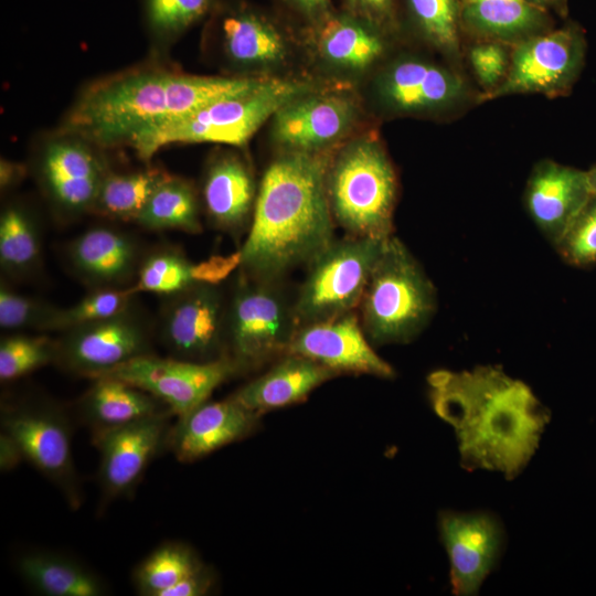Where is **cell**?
I'll use <instances>...</instances> for the list:
<instances>
[{"instance_id":"6da1fadb","label":"cell","mask_w":596,"mask_h":596,"mask_svg":"<svg viewBox=\"0 0 596 596\" xmlns=\"http://www.w3.org/2000/svg\"><path fill=\"white\" fill-rule=\"evenodd\" d=\"M436 415L455 430L461 466L519 476L535 454L550 412L501 369L437 370L427 377Z\"/></svg>"},{"instance_id":"7a4b0ae2","label":"cell","mask_w":596,"mask_h":596,"mask_svg":"<svg viewBox=\"0 0 596 596\" xmlns=\"http://www.w3.org/2000/svg\"><path fill=\"white\" fill-rule=\"evenodd\" d=\"M337 148L321 152H279L258 187L241 274L281 280L308 265L334 241L326 174Z\"/></svg>"},{"instance_id":"3957f363","label":"cell","mask_w":596,"mask_h":596,"mask_svg":"<svg viewBox=\"0 0 596 596\" xmlns=\"http://www.w3.org/2000/svg\"><path fill=\"white\" fill-rule=\"evenodd\" d=\"M270 76H202L145 65L95 81L60 128L97 148L128 146L139 132L217 99L255 88Z\"/></svg>"},{"instance_id":"277c9868","label":"cell","mask_w":596,"mask_h":596,"mask_svg":"<svg viewBox=\"0 0 596 596\" xmlns=\"http://www.w3.org/2000/svg\"><path fill=\"white\" fill-rule=\"evenodd\" d=\"M326 190L334 222L351 236L392 235L397 177L376 132L352 136L334 150Z\"/></svg>"},{"instance_id":"5b68a950","label":"cell","mask_w":596,"mask_h":596,"mask_svg":"<svg viewBox=\"0 0 596 596\" xmlns=\"http://www.w3.org/2000/svg\"><path fill=\"white\" fill-rule=\"evenodd\" d=\"M316 87L308 81L270 76L255 88L152 126L136 135L128 146L145 161L172 143L242 147L280 107Z\"/></svg>"},{"instance_id":"8992f818","label":"cell","mask_w":596,"mask_h":596,"mask_svg":"<svg viewBox=\"0 0 596 596\" xmlns=\"http://www.w3.org/2000/svg\"><path fill=\"white\" fill-rule=\"evenodd\" d=\"M436 290L403 242L391 235L360 301V322L374 344L413 340L429 322Z\"/></svg>"},{"instance_id":"52a82bcc","label":"cell","mask_w":596,"mask_h":596,"mask_svg":"<svg viewBox=\"0 0 596 596\" xmlns=\"http://www.w3.org/2000/svg\"><path fill=\"white\" fill-rule=\"evenodd\" d=\"M298 327L294 301L287 297L280 280L252 278L240 273L226 304L224 324L225 355L240 370L287 353Z\"/></svg>"},{"instance_id":"ba28073f","label":"cell","mask_w":596,"mask_h":596,"mask_svg":"<svg viewBox=\"0 0 596 596\" xmlns=\"http://www.w3.org/2000/svg\"><path fill=\"white\" fill-rule=\"evenodd\" d=\"M387 238L334 240L318 254L294 301L298 324L354 311Z\"/></svg>"},{"instance_id":"9c48e42d","label":"cell","mask_w":596,"mask_h":596,"mask_svg":"<svg viewBox=\"0 0 596 596\" xmlns=\"http://www.w3.org/2000/svg\"><path fill=\"white\" fill-rule=\"evenodd\" d=\"M586 52L585 31L574 21L529 38L512 46L504 81L483 102L512 95L566 96L581 76Z\"/></svg>"},{"instance_id":"30bf717a","label":"cell","mask_w":596,"mask_h":596,"mask_svg":"<svg viewBox=\"0 0 596 596\" xmlns=\"http://www.w3.org/2000/svg\"><path fill=\"white\" fill-rule=\"evenodd\" d=\"M377 105L393 116L440 117L460 110L473 93L457 67L419 55H401L373 82Z\"/></svg>"},{"instance_id":"8fae6325","label":"cell","mask_w":596,"mask_h":596,"mask_svg":"<svg viewBox=\"0 0 596 596\" xmlns=\"http://www.w3.org/2000/svg\"><path fill=\"white\" fill-rule=\"evenodd\" d=\"M359 100L343 89L318 87L296 96L270 118V137L280 152H321L353 136Z\"/></svg>"},{"instance_id":"7c38bea8","label":"cell","mask_w":596,"mask_h":596,"mask_svg":"<svg viewBox=\"0 0 596 596\" xmlns=\"http://www.w3.org/2000/svg\"><path fill=\"white\" fill-rule=\"evenodd\" d=\"M1 434L65 496L76 509L81 503L78 479L71 448V428L65 415L45 403H25L4 408Z\"/></svg>"},{"instance_id":"4fadbf2b","label":"cell","mask_w":596,"mask_h":596,"mask_svg":"<svg viewBox=\"0 0 596 596\" xmlns=\"http://www.w3.org/2000/svg\"><path fill=\"white\" fill-rule=\"evenodd\" d=\"M238 371L237 364L227 355L196 362L150 353L131 359L100 376L117 377L148 392L180 417L206 402L217 386Z\"/></svg>"},{"instance_id":"5bb4252c","label":"cell","mask_w":596,"mask_h":596,"mask_svg":"<svg viewBox=\"0 0 596 596\" xmlns=\"http://www.w3.org/2000/svg\"><path fill=\"white\" fill-rule=\"evenodd\" d=\"M147 321L131 308L114 317L73 327L56 341L55 362L95 379L125 362L151 353Z\"/></svg>"},{"instance_id":"9a60e30c","label":"cell","mask_w":596,"mask_h":596,"mask_svg":"<svg viewBox=\"0 0 596 596\" xmlns=\"http://www.w3.org/2000/svg\"><path fill=\"white\" fill-rule=\"evenodd\" d=\"M92 143L66 134L41 152L39 181L57 216L64 221L91 212L100 183L109 171Z\"/></svg>"},{"instance_id":"2e32d148","label":"cell","mask_w":596,"mask_h":596,"mask_svg":"<svg viewBox=\"0 0 596 596\" xmlns=\"http://www.w3.org/2000/svg\"><path fill=\"white\" fill-rule=\"evenodd\" d=\"M170 297L160 336L172 356L196 362L224 356L226 302L219 287L195 283Z\"/></svg>"},{"instance_id":"e0dca14e","label":"cell","mask_w":596,"mask_h":596,"mask_svg":"<svg viewBox=\"0 0 596 596\" xmlns=\"http://www.w3.org/2000/svg\"><path fill=\"white\" fill-rule=\"evenodd\" d=\"M439 533L449 558L453 593L476 595L501 555V522L485 511H444L439 514Z\"/></svg>"},{"instance_id":"ac0fdd59","label":"cell","mask_w":596,"mask_h":596,"mask_svg":"<svg viewBox=\"0 0 596 596\" xmlns=\"http://www.w3.org/2000/svg\"><path fill=\"white\" fill-rule=\"evenodd\" d=\"M171 412L156 414L121 426L94 430V444L100 454L99 479L108 497L132 489L143 475L171 429Z\"/></svg>"},{"instance_id":"d6986e66","label":"cell","mask_w":596,"mask_h":596,"mask_svg":"<svg viewBox=\"0 0 596 596\" xmlns=\"http://www.w3.org/2000/svg\"><path fill=\"white\" fill-rule=\"evenodd\" d=\"M287 353L309 358L338 374L394 375L393 368L371 347L354 311L299 326Z\"/></svg>"},{"instance_id":"ffe728a7","label":"cell","mask_w":596,"mask_h":596,"mask_svg":"<svg viewBox=\"0 0 596 596\" xmlns=\"http://www.w3.org/2000/svg\"><path fill=\"white\" fill-rule=\"evenodd\" d=\"M315 57L328 70L345 76L372 71L386 57L392 34L345 10L334 11L307 29Z\"/></svg>"},{"instance_id":"44dd1931","label":"cell","mask_w":596,"mask_h":596,"mask_svg":"<svg viewBox=\"0 0 596 596\" xmlns=\"http://www.w3.org/2000/svg\"><path fill=\"white\" fill-rule=\"evenodd\" d=\"M593 194L587 171L551 159L534 164L524 189V206L555 246Z\"/></svg>"},{"instance_id":"7402d4cb","label":"cell","mask_w":596,"mask_h":596,"mask_svg":"<svg viewBox=\"0 0 596 596\" xmlns=\"http://www.w3.org/2000/svg\"><path fill=\"white\" fill-rule=\"evenodd\" d=\"M216 24L223 53L235 67L265 75L289 58L290 45L283 30L251 6L224 7Z\"/></svg>"},{"instance_id":"603a6c76","label":"cell","mask_w":596,"mask_h":596,"mask_svg":"<svg viewBox=\"0 0 596 596\" xmlns=\"http://www.w3.org/2000/svg\"><path fill=\"white\" fill-rule=\"evenodd\" d=\"M140 246L129 234L105 226L89 228L67 246L66 257L75 276L87 286L119 288L137 277Z\"/></svg>"},{"instance_id":"cb8c5ba5","label":"cell","mask_w":596,"mask_h":596,"mask_svg":"<svg viewBox=\"0 0 596 596\" xmlns=\"http://www.w3.org/2000/svg\"><path fill=\"white\" fill-rule=\"evenodd\" d=\"M257 417L233 396L219 402L206 401L179 417L167 444L178 460L193 461L243 437Z\"/></svg>"},{"instance_id":"d4e9b609","label":"cell","mask_w":596,"mask_h":596,"mask_svg":"<svg viewBox=\"0 0 596 596\" xmlns=\"http://www.w3.org/2000/svg\"><path fill=\"white\" fill-rule=\"evenodd\" d=\"M258 188L251 167L236 153L225 152L209 163L202 188L210 222L237 235L252 221Z\"/></svg>"},{"instance_id":"484cf974","label":"cell","mask_w":596,"mask_h":596,"mask_svg":"<svg viewBox=\"0 0 596 596\" xmlns=\"http://www.w3.org/2000/svg\"><path fill=\"white\" fill-rule=\"evenodd\" d=\"M464 41L515 45L555 28L552 14L524 0H459Z\"/></svg>"},{"instance_id":"4316f807","label":"cell","mask_w":596,"mask_h":596,"mask_svg":"<svg viewBox=\"0 0 596 596\" xmlns=\"http://www.w3.org/2000/svg\"><path fill=\"white\" fill-rule=\"evenodd\" d=\"M337 374L309 358L286 353L276 365L244 385L233 397L259 415L305 400L313 389Z\"/></svg>"},{"instance_id":"83f0119b","label":"cell","mask_w":596,"mask_h":596,"mask_svg":"<svg viewBox=\"0 0 596 596\" xmlns=\"http://www.w3.org/2000/svg\"><path fill=\"white\" fill-rule=\"evenodd\" d=\"M93 380V385L81 401L79 409L94 430L171 412L153 395L120 379L99 376Z\"/></svg>"},{"instance_id":"f1b7e54d","label":"cell","mask_w":596,"mask_h":596,"mask_svg":"<svg viewBox=\"0 0 596 596\" xmlns=\"http://www.w3.org/2000/svg\"><path fill=\"white\" fill-rule=\"evenodd\" d=\"M18 571L32 589L45 596H100L106 593L103 581L73 558L32 552L22 555Z\"/></svg>"},{"instance_id":"f546056e","label":"cell","mask_w":596,"mask_h":596,"mask_svg":"<svg viewBox=\"0 0 596 596\" xmlns=\"http://www.w3.org/2000/svg\"><path fill=\"white\" fill-rule=\"evenodd\" d=\"M403 24L448 61L460 62L464 36L459 0H400V26Z\"/></svg>"},{"instance_id":"4dcf8cb0","label":"cell","mask_w":596,"mask_h":596,"mask_svg":"<svg viewBox=\"0 0 596 596\" xmlns=\"http://www.w3.org/2000/svg\"><path fill=\"white\" fill-rule=\"evenodd\" d=\"M151 231L178 230L198 234L202 231L200 204L193 185L169 175L152 193L135 221Z\"/></svg>"},{"instance_id":"1f68e13d","label":"cell","mask_w":596,"mask_h":596,"mask_svg":"<svg viewBox=\"0 0 596 596\" xmlns=\"http://www.w3.org/2000/svg\"><path fill=\"white\" fill-rule=\"evenodd\" d=\"M169 175L155 167L128 173L108 171L91 212L110 219L136 221L155 190Z\"/></svg>"},{"instance_id":"d6a6232c","label":"cell","mask_w":596,"mask_h":596,"mask_svg":"<svg viewBox=\"0 0 596 596\" xmlns=\"http://www.w3.org/2000/svg\"><path fill=\"white\" fill-rule=\"evenodd\" d=\"M40 228L22 206L11 204L0 216V265L11 277H24L34 272L41 260Z\"/></svg>"},{"instance_id":"836d02e7","label":"cell","mask_w":596,"mask_h":596,"mask_svg":"<svg viewBox=\"0 0 596 596\" xmlns=\"http://www.w3.org/2000/svg\"><path fill=\"white\" fill-rule=\"evenodd\" d=\"M202 568L192 551L180 543H166L149 554L135 572L137 590L161 596L164 590Z\"/></svg>"},{"instance_id":"e575fe53","label":"cell","mask_w":596,"mask_h":596,"mask_svg":"<svg viewBox=\"0 0 596 596\" xmlns=\"http://www.w3.org/2000/svg\"><path fill=\"white\" fill-rule=\"evenodd\" d=\"M192 263L179 251L162 248L141 260L134 285L137 291L172 296L194 285Z\"/></svg>"},{"instance_id":"d590c367","label":"cell","mask_w":596,"mask_h":596,"mask_svg":"<svg viewBox=\"0 0 596 596\" xmlns=\"http://www.w3.org/2000/svg\"><path fill=\"white\" fill-rule=\"evenodd\" d=\"M138 294L135 286L127 288H97L73 306L60 308L52 330L63 332L73 327L114 317L131 308Z\"/></svg>"},{"instance_id":"8d00e7d4","label":"cell","mask_w":596,"mask_h":596,"mask_svg":"<svg viewBox=\"0 0 596 596\" xmlns=\"http://www.w3.org/2000/svg\"><path fill=\"white\" fill-rule=\"evenodd\" d=\"M55 359L56 341L46 336H6L0 342V380H15Z\"/></svg>"},{"instance_id":"74e56055","label":"cell","mask_w":596,"mask_h":596,"mask_svg":"<svg viewBox=\"0 0 596 596\" xmlns=\"http://www.w3.org/2000/svg\"><path fill=\"white\" fill-rule=\"evenodd\" d=\"M215 0H145L147 24L156 38L172 40L204 18Z\"/></svg>"},{"instance_id":"f35d334b","label":"cell","mask_w":596,"mask_h":596,"mask_svg":"<svg viewBox=\"0 0 596 596\" xmlns=\"http://www.w3.org/2000/svg\"><path fill=\"white\" fill-rule=\"evenodd\" d=\"M60 308L17 292L4 281L0 286V327L4 330L51 331Z\"/></svg>"},{"instance_id":"ab89813d","label":"cell","mask_w":596,"mask_h":596,"mask_svg":"<svg viewBox=\"0 0 596 596\" xmlns=\"http://www.w3.org/2000/svg\"><path fill=\"white\" fill-rule=\"evenodd\" d=\"M555 248L572 266L586 268L596 265V193L593 192Z\"/></svg>"},{"instance_id":"60d3db41","label":"cell","mask_w":596,"mask_h":596,"mask_svg":"<svg viewBox=\"0 0 596 596\" xmlns=\"http://www.w3.org/2000/svg\"><path fill=\"white\" fill-rule=\"evenodd\" d=\"M512 46L496 41H472L467 61L481 88L479 102L496 91L504 81L511 60Z\"/></svg>"},{"instance_id":"b9f144b4","label":"cell","mask_w":596,"mask_h":596,"mask_svg":"<svg viewBox=\"0 0 596 596\" xmlns=\"http://www.w3.org/2000/svg\"><path fill=\"white\" fill-rule=\"evenodd\" d=\"M345 11L394 35L400 26V0H343Z\"/></svg>"},{"instance_id":"7bdbcfd3","label":"cell","mask_w":596,"mask_h":596,"mask_svg":"<svg viewBox=\"0 0 596 596\" xmlns=\"http://www.w3.org/2000/svg\"><path fill=\"white\" fill-rule=\"evenodd\" d=\"M242 253L236 251L230 255H214L210 258L192 264L191 275L195 283L219 286L235 269H240Z\"/></svg>"},{"instance_id":"ee69618b","label":"cell","mask_w":596,"mask_h":596,"mask_svg":"<svg viewBox=\"0 0 596 596\" xmlns=\"http://www.w3.org/2000/svg\"><path fill=\"white\" fill-rule=\"evenodd\" d=\"M292 14L312 28L328 18L334 8L331 0H279Z\"/></svg>"},{"instance_id":"f6af8a7d","label":"cell","mask_w":596,"mask_h":596,"mask_svg":"<svg viewBox=\"0 0 596 596\" xmlns=\"http://www.w3.org/2000/svg\"><path fill=\"white\" fill-rule=\"evenodd\" d=\"M210 584L211 579L207 573L201 568L164 590L161 596H200L207 592Z\"/></svg>"},{"instance_id":"bcb514c9","label":"cell","mask_w":596,"mask_h":596,"mask_svg":"<svg viewBox=\"0 0 596 596\" xmlns=\"http://www.w3.org/2000/svg\"><path fill=\"white\" fill-rule=\"evenodd\" d=\"M24 170L18 164L7 160L1 161L0 182L2 189H8L21 181Z\"/></svg>"},{"instance_id":"7dc6e473","label":"cell","mask_w":596,"mask_h":596,"mask_svg":"<svg viewBox=\"0 0 596 596\" xmlns=\"http://www.w3.org/2000/svg\"><path fill=\"white\" fill-rule=\"evenodd\" d=\"M526 3L545 11L553 17L556 15L561 19H567L568 15V0H524Z\"/></svg>"},{"instance_id":"c3c4849f","label":"cell","mask_w":596,"mask_h":596,"mask_svg":"<svg viewBox=\"0 0 596 596\" xmlns=\"http://www.w3.org/2000/svg\"><path fill=\"white\" fill-rule=\"evenodd\" d=\"M0 461H1V468L2 469H10L14 467L20 459H22L19 450L13 445V443L3 434H1L0 438Z\"/></svg>"},{"instance_id":"681fc988","label":"cell","mask_w":596,"mask_h":596,"mask_svg":"<svg viewBox=\"0 0 596 596\" xmlns=\"http://www.w3.org/2000/svg\"><path fill=\"white\" fill-rule=\"evenodd\" d=\"M588 180L594 193H596V164L587 170Z\"/></svg>"}]
</instances>
